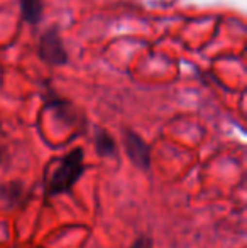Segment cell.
Here are the masks:
<instances>
[{
	"instance_id": "obj_6",
	"label": "cell",
	"mask_w": 247,
	"mask_h": 248,
	"mask_svg": "<svg viewBox=\"0 0 247 248\" xmlns=\"http://www.w3.org/2000/svg\"><path fill=\"white\" fill-rule=\"evenodd\" d=\"M131 248H154V242H152V238H149V236H139V238L132 243Z\"/></svg>"
},
{
	"instance_id": "obj_5",
	"label": "cell",
	"mask_w": 247,
	"mask_h": 248,
	"mask_svg": "<svg viewBox=\"0 0 247 248\" xmlns=\"http://www.w3.org/2000/svg\"><path fill=\"white\" fill-rule=\"evenodd\" d=\"M95 147H97V154H99L100 157H112L117 154L115 142H114V139L110 137L105 130H100L99 134H97Z\"/></svg>"
},
{
	"instance_id": "obj_3",
	"label": "cell",
	"mask_w": 247,
	"mask_h": 248,
	"mask_svg": "<svg viewBox=\"0 0 247 248\" xmlns=\"http://www.w3.org/2000/svg\"><path fill=\"white\" fill-rule=\"evenodd\" d=\"M39 54L49 64H65L68 61V56H66V51L63 47L61 37L58 34V31L51 29L41 37Z\"/></svg>"
},
{
	"instance_id": "obj_2",
	"label": "cell",
	"mask_w": 247,
	"mask_h": 248,
	"mask_svg": "<svg viewBox=\"0 0 247 248\" xmlns=\"http://www.w3.org/2000/svg\"><path fill=\"white\" fill-rule=\"evenodd\" d=\"M124 144H125V152H127L131 162L137 169L144 170V172L149 170V167H151V147L137 134H134L131 130L125 132Z\"/></svg>"
},
{
	"instance_id": "obj_4",
	"label": "cell",
	"mask_w": 247,
	"mask_h": 248,
	"mask_svg": "<svg viewBox=\"0 0 247 248\" xmlns=\"http://www.w3.org/2000/svg\"><path fill=\"white\" fill-rule=\"evenodd\" d=\"M43 0H20L24 19L31 24H37L43 16Z\"/></svg>"
},
{
	"instance_id": "obj_1",
	"label": "cell",
	"mask_w": 247,
	"mask_h": 248,
	"mask_svg": "<svg viewBox=\"0 0 247 248\" xmlns=\"http://www.w3.org/2000/svg\"><path fill=\"white\" fill-rule=\"evenodd\" d=\"M83 150L80 147L73 149L60 160L56 170L53 172L51 179L48 181V196H60L69 194L75 184L85 174V164H83Z\"/></svg>"
}]
</instances>
